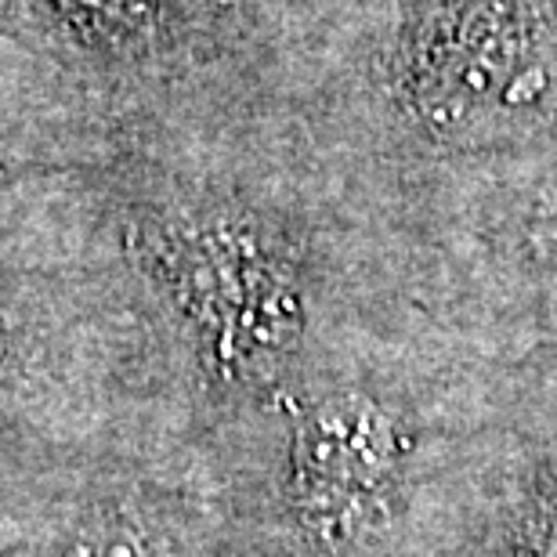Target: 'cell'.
<instances>
[{"label":"cell","instance_id":"obj_1","mask_svg":"<svg viewBox=\"0 0 557 557\" xmlns=\"http://www.w3.org/2000/svg\"><path fill=\"white\" fill-rule=\"evenodd\" d=\"M392 467V434L376 409L341 398L319 409L297 449V488L326 525H348L381 493Z\"/></svg>","mask_w":557,"mask_h":557},{"label":"cell","instance_id":"obj_2","mask_svg":"<svg viewBox=\"0 0 557 557\" xmlns=\"http://www.w3.org/2000/svg\"><path fill=\"white\" fill-rule=\"evenodd\" d=\"M532 543H536L540 557H557V496L540 507L536 525H532Z\"/></svg>","mask_w":557,"mask_h":557}]
</instances>
